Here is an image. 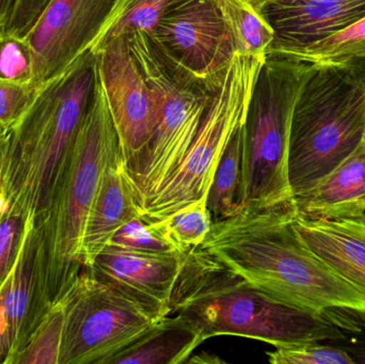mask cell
Returning <instances> with one entry per match:
<instances>
[{"label":"cell","mask_w":365,"mask_h":364,"mask_svg":"<svg viewBox=\"0 0 365 364\" xmlns=\"http://www.w3.org/2000/svg\"><path fill=\"white\" fill-rule=\"evenodd\" d=\"M296 202L245 207L212 222L200 249L274 298L311 312L345 333L365 331V297L300 239Z\"/></svg>","instance_id":"obj_1"},{"label":"cell","mask_w":365,"mask_h":364,"mask_svg":"<svg viewBox=\"0 0 365 364\" xmlns=\"http://www.w3.org/2000/svg\"><path fill=\"white\" fill-rule=\"evenodd\" d=\"M122 152L96 74L87 111L64 158L51 204L36 227L31 311L26 342L48 308L83 271L81 247L90 212L109 162Z\"/></svg>","instance_id":"obj_2"},{"label":"cell","mask_w":365,"mask_h":364,"mask_svg":"<svg viewBox=\"0 0 365 364\" xmlns=\"http://www.w3.org/2000/svg\"><path fill=\"white\" fill-rule=\"evenodd\" d=\"M91 51L43 85L19 123L6 135L0 194L6 212L38 226L51 204L64 158L96 85Z\"/></svg>","instance_id":"obj_3"},{"label":"cell","mask_w":365,"mask_h":364,"mask_svg":"<svg viewBox=\"0 0 365 364\" xmlns=\"http://www.w3.org/2000/svg\"><path fill=\"white\" fill-rule=\"evenodd\" d=\"M173 313L190 318L205 341L218 336H236L280 348L347 337V333L325 318L255 288L200 248L186 254L171 301Z\"/></svg>","instance_id":"obj_4"},{"label":"cell","mask_w":365,"mask_h":364,"mask_svg":"<svg viewBox=\"0 0 365 364\" xmlns=\"http://www.w3.org/2000/svg\"><path fill=\"white\" fill-rule=\"evenodd\" d=\"M365 93L340 64L311 63L292 115L289 180L304 196L361 145Z\"/></svg>","instance_id":"obj_5"},{"label":"cell","mask_w":365,"mask_h":364,"mask_svg":"<svg viewBox=\"0 0 365 364\" xmlns=\"http://www.w3.org/2000/svg\"><path fill=\"white\" fill-rule=\"evenodd\" d=\"M133 56L155 98L158 122L143 151L126 162L139 207L175 172L195 139L210 91L148 32L128 34Z\"/></svg>","instance_id":"obj_6"},{"label":"cell","mask_w":365,"mask_h":364,"mask_svg":"<svg viewBox=\"0 0 365 364\" xmlns=\"http://www.w3.org/2000/svg\"><path fill=\"white\" fill-rule=\"evenodd\" d=\"M311 63L266 56L242 126L240 211L296 202L289 180L292 115Z\"/></svg>","instance_id":"obj_7"},{"label":"cell","mask_w":365,"mask_h":364,"mask_svg":"<svg viewBox=\"0 0 365 364\" xmlns=\"http://www.w3.org/2000/svg\"><path fill=\"white\" fill-rule=\"evenodd\" d=\"M265 58L234 55L222 83L210 95L201 126L181 164L139 207L145 224L165 219L207 194L227 143L246 119Z\"/></svg>","instance_id":"obj_8"},{"label":"cell","mask_w":365,"mask_h":364,"mask_svg":"<svg viewBox=\"0 0 365 364\" xmlns=\"http://www.w3.org/2000/svg\"><path fill=\"white\" fill-rule=\"evenodd\" d=\"M59 301L64 309L59 364H108L162 320L88 269Z\"/></svg>","instance_id":"obj_9"},{"label":"cell","mask_w":365,"mask_h":364,"mask_svg":"<svg viewBox=\"0 0 365 364\" xmlns=\"http://www.w3.org/2000/svg\"><path fill=\"white\" fill-rule=\"evenodd\" d=\"M148 33L212 92L237 53L218 0H180Z\"/></svg>","instance_id":"obj_10"},{"label":"cell","mask_w":365,"mask_h":364,"mask_svg":"<svg viewBox=\"0 0 365 364\" xmlns=\"http://www.w3.org/2000/svg\"><path fill=\"white\" fill-rule=\"evenodd\" d=\"M119 2L51 0L25 36L34 51V85L42 88L91 51Z\"/></svg>","instance_id":"obj_11"},{"label":"cell","mask_w":365,"mask_h":364,"mask_svg":"<svg viewBox=\"0 0 365 364\" xmlns=\"http://www.w3.org/2000/svg\"><path fill=\"white\" fill-rule=\"evenodd\" d=\"M92 53L128 162L143 151L155 130V98L133 56L128 36H119Z\"/></svg>","instance_id":"obj_12"},{"label":"cell","mask_w":365,"mask_h":364,"mask_svg":"<svg viewBox=\"0 0 365 364\" xmlns=\"http://www.w3.org/2000/svg\"><path fill=\"white\" fill-rule=\"evenodd\" d=\"M186 254H148L108 246L85 269L163 318L171 314Z\"/></svg>","instance_id":"obj_13"},{"label":"cell","mask_w":365,"mask_h":364,"mask_svg":"<svg viewBox=\"0 0 365 364\" xmlns=\"http://www.w3.org/2000/svg\"><path fill=\"white\" fill-rule=\"evenodd\" d=\"M294 227L315 256L365 297V213L332 219L297 214Z\"/></svg>","instance_id":"obj_14"},{"label":"cell","mask_w":365,"mask_h":364,"mask_svg":"<svg viewBox=\"0 0 365 364\" xmlns=\"http://www.w3.org/2000/svg\"><path fill=\"white\" fill-rule=\"evenodd\" d=\"M141 217L135 200L123 152L113 158L90 212L81 247L83 269L108 247L115 233L128 222Z\"/></svg>","instance_id":"obj_15"},{"label":"cell","mask_w":365,"mask_h":364,"mask_svg":"<svg viewBox=\"0 0 365 364\" xmlns=\"http://www.w3.org/2000/svg\"><path fill=\"white\" fill-rule=\"evenodd\" d=\"M36 231L26 224L14 267L0 288V363L8 364L25 343L31 311Z\"/></svg>","instance_id":"obj_16"},{"label":"cell","mask_w":365,"mask_h":364,"mask_svg":"<svg viewBox=\"0 0 365 364\" xmlns=\"http://www.w3.org/2000/svg\"><path fill=\"white\" fill-rule=\"evenodd\" d=\"M297 214L332 219L365 213V147H359L304 196L296 199Z\"/></svg>","instance_id":"obj_17"},{"label":"cell","mask_w":365,"mask_h":364,"mask_svg":"<svg viewBox=\"0 0 365 364\" xmlns=\"http://www.w3.org/2000/svg\"><path fill=\"white\" fill-rule=\"evenodd\" d=\"M205 341L201 329L182 313L156 322L143 337L108 364H181Z\"/></svg>","instance_id":"obj_18"},{"label":"cell","mask_w":365,"mask_h":364,"mask_svg":"<svg viewBox=\"0 0 365 364\" xmlns=\"http://www.w3.org/2000/svg\"><path fill=\"white\" fill-rule=\"evenodd\" d=\"M221 14L231 31L236 51L265 58L274 41L269 24L250 0H218Z\"/></svg>","instance_id":"obj_19"},{"label":"cell","mask_w":365,"mask_h":364,"mask_svg":"<svg viewBox=\"0 0 365 364\" xmlns=\"http://www.w3.org/2000/svg\"><path fill=\"white\" fill-rule=\"evenodd\" d=\"M242 126L227 143L208 190L207 207L212 222L231 217L240 212L238 198L242 182Z\"/></svg>","instance_id":"obj_20"},{"label":"cell","mask_w":365,"mask_h":364,"mask_svg":"<svg viewBox=\"0 0 365 364\" xmlns=\"http://www.w3.org/2000/svg\"><path fill=\"white\" fill-rule=\"evenodd\" d=\"M207 194L182 207L173 215L153 224H147L179 254H186L205 241L212 219L207 207Z\"/></svg>","instance_id":"obj_21"},{"label":"cell","mask_w":365,"mask_h":364,"mask_svg":"<svg viewBox=\"0 0 365 364\" xmlns=\"http://www.w3.org/2000/svg\"><path fill=\"white\" fill-rule=\"evenodd\" d=\"M180 0H120L110 21L91 51H98L119 36L150 32L163 15Z\"/></svg>","instance_id":"obj_22"},{"label":"cell","mask_w":365,"mask_h":364,"mask_svg":"<svg viewBox=\"0 0 365 364\" xmlns=\"http://www.w3.org/2000/svg\"><path fill=\"white\" fill-rule=\"evenodd\" d=\"M63 326V305L61 301H57L48 308L24 348L8 364H59Z\"/></svg>","instance_id":"obj_23"},{"label":"cell","mask_w":365,"mask_h":364,"mask_svg":"<svg viewBox=\"0 0 365 364\" xmlns=\"http://www.w3.org/2000/svg\"><path fill=\"white\" fill-rule=\"evenodd\" d=\"M362 53H365V16L325 40L298 49L285 57L307 63H332Z\"/></svg>","instance_id":"obj_24"},{"label":"cell","mask_w":365,"mask_h":364,"mask_svg":"<svg viewBox=\"0 0 365 364\" xmlns=\"http://www.w3.org/2000/svg\"><path fill=\"white\" fill-rule=\"evenodd\" d=\"M267 356L272 364H356L344 348L319 341L280 346Z\"/></svg>","instance_id":"obj_25"},{"label":"cell","mask_w":365,"mask_h":364,"mask_svg":"<svg viewBox=\"0 0 365 364\" xmlns=\"http://www.w3.org/2000/svg\"><path fill=\"white\" fill-rule=\"evenodd\" d=\"M34 56L25 38L0 33V80L34 83Z\"/></svg>","instance_id":"obj_26"},{"label":"cell","mask_w":365,"mask_h":364,"mask_svg":"<svg viewBox=\"0 0 365 364\" xmlns=\"http://www.w3.org/2000/svg\"><path fill=\"white\" fill-rule=\"evenodd\" d=\"M41 88L0 80V132L8 135L34 104Z\"/></svg>","instance_id":"obj_27"},{"label":"cell","mask_w":365,"mask_h":364,"mask_svg":"<svg viewBox=\"0 0 365 364\" xmlns=\"http://www.w3.org/2000/svg\"><path fill=\"white\" fill-rule=\"evenodd\" d=\"M109 246L132 251L148 254H175L173 246L158 236L145 224L143 217L136 218L122 227L111 239ZM179 254V252H178Z\"/></svg>","instance_id":"obj_28"},{"label":"cell","mask_w":365,"mask_h":364,"mask_svg":"<svg viewBox=\"0 0 365 364\" xmlns=\"http://www.w3.org/2000/svg\"><path fill=\"white\" fill-rule=\"evenodd\" d=\"M25 228V220L15 214L6 212L0 220V288L14 267Z\"/></svg>","instance_id":"obj_29"},{"label":"cell","mask_w":365,"mask_h":364,"mask_svg":"<svg viewBox=\"0 0 365 364\" xmlns=\"http://www.w3.org/2000/svg\"><path fill=\"white\" fill-rule=\"evenodd\" d=\"M51 0H11L0 33L25 38Z\"/></svg>","instance_id":"obj_30"},{"label":"cell","mask_w":365,"mask_h":364,"mask_svg":"<svg viewBox=\"0 0 365 364\" xmlns=\"http://www.w3.org/2000/svg\"><path fill=\"white\" fill-rule=\"evenodd\" d=\"M345 339L336 341L340 348H344L357 363H365V331L360 333H349Z\"/></svg>","instance_id":"obj_31"},{"label":"cell","mask_w":365,"mask_h":364,"mask_svg":"<svg viewBox=\"0 0 365 364\" xmlns=\"http://www.w3.org/2000/svg\"><path fill=\"white\" fill-rule=\"evenodd\" d=\"M332 63L340 64L343 68H346L365 93V53L351 56Z\"/></svg>","instance_id":"obj_32"},{"label":"cell","mask_w":365,"mask_h":364,"mask_svg":"<svg viewBox=\"0 0 365 364\" xmlns=\"http://www.w3.org/2000/svg\"><path fill=\"white\" fill-rule=\"evenodd\" d=\"M274 1L315 2V4H343V2L362 1V0H274Z\"/></svg>","instance_id":"obj_33"},{"label":"cell","mask_w":365,"mask_h":364,"mask_svg":"<svg viewBox=\"0 0 365 364\" xmlns=\"http://www.w3.org/2000/svg\"><path fill=\"white\" fill-rule=\"evenodd\" d=\"M11 0H0V29L10 8Z\"/></svg>","instance_id":"obj_34"},{"label":"cell","mask_w":365,"mask_h":364,"mask_svg":"<svg viewBox=\"0 0 365 364\" xmlns=\"http://www.w3.org/2000/svg\"><path fill=\"white\" fill-rule=\"evenodd\" d=\"M6 209H8V207H6V202H4V197L0 194V220H1L2 216L6 213Z\"/></svg>","instance_id":"obj_35"},{"label":"cell","mask_w":365,"mask_h":364,"mask_svg":"<svg viewBox=\"0 0 365 364\" xmlns=\"http://www.w3.org/2000/svg\"><path fill=\"white\" fill-rule=\"evenodd\" d=\"M4 140H6V135L0 132V165H1L2 155H4Z\"/></svg>","instance_id":"obj_36"},{"label":"cell","mask_w":365,"mask_h":364,"mask_svg":"<svg viewBox=\"0 0 365 364\" xmlns=\"http://www.w3.org/2000/svg\"><path fill=\"white\" fill-rule=\"evenodd\" d=\"M362 143H364V145L365 147V130H364V139H362Z\"/></svg>","instance_id":"obj_37"}]
</instances>
